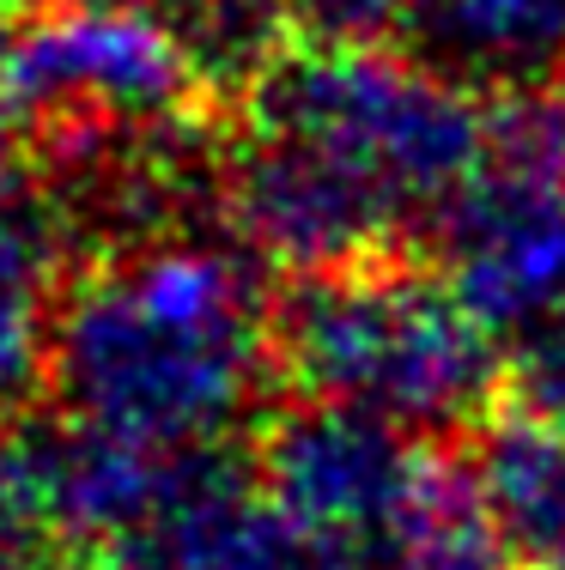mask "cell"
Listing matches in <instances>:
<instances>
[{
	"mask_svg": "<svg viewBox=\"0 0 565 570\" xmlns=\"http://www.w3.org/2000/svg\"><path fill=\"white\" fill-rule=\"evenodd\" d=\"M91 7H123V12H153V19H165L171 0H91Z\"/></svg>",
	"mask_w": 565,
	"mask_h": 570,
	"instance_id": "obj_19",
	"label": "cell"
},
{
	"mask_svg": "<svg viewBox=\"0 0 565 570\" xmlns=\"http://www.w3.org/2000/svg\"><path fill=\"white\" fill-rule=\"evenodd\" d=\"M79 570H177V559H171L165 534L146 528V534H123V540H104V547H86Z\"/></svg>",
	"mask_w": 565,
	"mask_h": 570,
	"instance_id": "obj_17",
	"label": "cell"
},
{
	"mask_svg": "<svg viewBox=\"0 0 565 570\" xmlns=\"http://www.w3.org/2000/svg\"><path fill=\"white\" fill-rule=\"evenodd\" d=\"M322 43H383L389 31H408L420 0H292Z\"/></svg>",
	"mask_w": 565,
	"mask_h": 570,
	"instance_id": "obj_15",
	"label": "cell"
},
{
	"mask_svg": "<svg viewBox=\"0 0 565 570\" xmlns=\"http://www.w3.org/2000/svg\"><path fill=\"white\" fill-rule=\"evenodd\" d=\"M517 395H523V413L565 425V334L517 346Z\"/></svg>",
	"mask_w": 565,
	"mask_h": 570,
	"instance_id": "obj_16",
	"label": "cell"
},
{
	"mask_svg": "<svg viewBox=\"0 0 565 570\" xmlns=\"http://www.w3.org/2000/svg\"><path fill=\"white\" fill-rule=\"evenodd\" d=\"M559 79H565V73H559ZM559 110H565V104H559Z\"/></svg>",
	"mask_w": 565,
	"mask_h": 570,
	"instance_id": "obj_20",
	"label": "cell"
},
{
	"mask_svg": "<svg viewBox=\"0 0 565 570\" xmlns=\"http://www.w3.org/2000/svg\"><path fill=\"white\" fill-rule=\"evenodd\" d=\"M408 31L420 61L468 91H523L565 73V0H420Z\"/></svg>",
	"mask_w": 565,
	"mask_h": 570,
	"instance_id": "obj_10",
	"label": "cell"
},
{
	"mask_svg": "<svg viewBox=\"0 0 565 570\" xmlns=\"http://www.w3.org/2000/svg\"><path fill=\"white\" fill-rule=\"evenodd\" d=\"M19 104H12V91H7V79H0V165H7V153H12V134H19Z\"/></svg>",
	"mask_w": 565,
	"mask_h": 570,
	"instance_id": "obj_18",
	"label": "cell"
},
{
	"mask_svg": "<svg viewBox=\"0 0 565 570\" xmlns=\"http://www.w3.org/2000/svg\"><path fill=\"white\" fill-rule=\"evenodd\" d=\"M274 358L304 401L353 406L401 431L462 425L499 383V334L462 292L389 262L304 279L274 316Z\"/></svg>",
	"mask_w": 565,
	"mask_h": 570,
	"instance_id": "obj_3",
	"label": "cell"
},
{
	"mask_svg": "<svg viewBox=\"0 0 565 570\" xmlns=\"http://www.w3.org/2000/svg\"><path fill=\"white\" fill-rule=\"evenodd\" d=\"M450 285L499 341L565 334V110L510 104L480 183L444 219Z\"/></svg>",
	"mask_w": 565,
	"mask_h": 570,
	"instance_id": "obj_5",
	"label": "cell"
},
{
	"mask_svg": "<svg viewBox=\"0 0 565 570\" xmlns=\"http://www.w3.org/2000/svg\"><path fill=\"white\" fill-rule=\"evenodd\" d=\"M444 480L450 473L401 425L329 401L280 413L255 450V485L353 570H383L396 559Z\"/></svg>",
	"mask_w": 565,
	"mask_h": 570,
	"instance_id": "obj_6",
	"label": "cell"
},
{
	"mask_svg": "<svg viewBox=\"0 0 565 570\" xmlns=\"http://www.w3.org/2000/svg\"><path fill=\"white\" fill-rule=\"evenodd\" d=\"M499 116L462 79L383 43L286 49L250 86V134L299 153L383 225L450 219L480 183Z\"/></svg>",
	"mask_w": 565,
	"mask_h": 570,
	"instance_id": "obj_2",
	"label": "cell"
},
{
	"mask_svg": "<svg viewBox=\"0 0 565 570\" xmlns=\"http://www.w3.org/2000/svg\"><path fill=\"white\" fill-rule=\"evenodd\" d=\"M177 570H353L267 492H250L220 461H195L183 498L158 522Z\"/></svg>",
	"mask_w": 565,
	"mask_h": 570,
	"instance_id": "obj_8",
	"label": "cell"
},
{
	"mask_svg": "<svg viewBox=\"0 0 565 570\" xmlns=\"http://www.w3.org/2000/svg\"><path fill=\"white\" fill-rule=\"evenodd\" d=\"M19 450H25V468H31L37 504H43L49 528L67 540H86V547L158 528L171 515V504L183 498L195 461H207V455L140 450V443L74 425V419L61 431L19 443Z\"/></svg>",
	"mask_w": 565,
	"mask_h": 570,
	"instance_id": "obj_7",
	"label": "cell"
},
{
	"mask_svg": "<svg viewBox=\"0 0 565 570\" xmlns=\"http://www.w3.org/2000/svg\"><path fill=\"white\" fill-rule=\"evenodd\" d=\"M475 504L517 570H565V425L510 413L475 443Z\"/></svg>",
	"mask_w": 565,
	"mask_h": 570,
	"instance_id": "obj_9",
	"label": "cell"
},
{
	"mask_svg": "<svg viewBox=\"0 0 565 570\" xmlns=\"http://www.w3.org/2000/svg\"><path fill=\"white\" fill-rule=\"evenodd\" d=\"M61 237L37 195L0 183V406L49 376L61 322Z\"/></svg>",
	"mask_w": 565,
	"mask_h": 570,
	"instance_id": "obj_11",
	"label": "cell"
},
{
	"mask_svg": "<svg viewBox=\"0 0 565 570\" xmlns=\"http://www.w3.org/2000/svg\"><path fill=\"white\" fill-rule=\"evenodd\" d=\"M274 328L244 243H128L61 297L49 383L74 425L158 455H213L250 419Z\"/></svg>",
	"mask_w": 565,
	"mask_h": 570,
	"instance_id": "obj_1",
	"label": "cell"
},
{
	"mask_svg": "<svg viewBox=\"0 0 565 570\" xmlns=\"http://www.w3.org/2000/svg\"><path fill=\"white\" fill-rule=\"evenodd\" d=\"M383 570H517L499 534L487 528V515L475 504V485L444 480L426 515L408 528V540L396 547V559Z\"/></svg>",
	"mask_w": 565,
	"mask_h": 570,
	"instance_id": "obj_12",
	"label": "cell"
},
{
	"mask_svg": "<svg viewBox=\"0 0 565 570\" xmlns=\"http://www.w3.org/2000/svg\"><path fill=\"white\" fill-rule=\"evenodd\" d=\"M49 528L19 443H0V570H49Z\"/></svg>",
	"mask_w": 565,
	"mask_h": 570,
	"instance_id": "obj_14",
	"label": "cell"
},
{
	"mask_svg": "<svg viewBox=\"0 0 565 570\" xmlns=\"http://www.w3.org/2000/svg\"><path fill=\"white\" fill-rule=\"evenodd\" d=\"M286 7L292 0H171L165 24L183 31V43L201 61L225 67V61H250Z\"/></svg>",
	"mask_w": 565,
	"mask_h": 570,
	"instance_id": "obj_13",
	"label": "cell"
},
{
	"mask_svg": "<svg viewBox=\"0 0 565 570\" xmlns=\"http://www.w3.org/2000/svg\"><path fill=\"white\" fill-rule=\"evenodd\" d=\"M201 67L207 61L165 19L91 0H61L0 37V79L19 116L61 146L171 134L201 91Z\"/></svg>",
	"mask_w": 565,
	"mask_h": 570,
	"instance_id": "obj_4",
	"label": "cell"
}]
</instances>
